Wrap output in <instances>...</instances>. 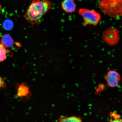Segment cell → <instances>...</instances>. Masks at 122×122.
Masks as SVG:
<instances>
[{"instance_id": "obj_1", "label": "cell", "mask_w": 122, "mask_h": 122, "mask_svg": "<svg viewBox=\"0 0 122 122\" xmlns=\"http://www.w3.org/2000/svg\"><path fill=\"white\" fill-rule=\"evenodd\" d=\"M53 3L50 0H33L24 17L33 25L40 24L43 17L51 10Z\"/></svg>"}, {"instance_id": "obj_2", "label": "cell", "mask_w": 122, "mask_h": 122, "mask_svg": "<svg viewBox=\"0 0 122 122\" xmlns=\"http://www.w3.org/2000/svg\"><path fill=\"white\" fill-rule=\"evenodd\" d=\"M98 6L103 13L111 17L122 16V0H100Z\"/></svg>"}, {"instance_id": "obj_3", "label": "cell", "mask_w": 122, "mask_h": 122, "mask_svg": "<svg viewBox=\"0 0 122 122\" xmlns=\"http://www.w3.org/2000/svg\"><path fill=\"white\" fill-rule=\"evenodd\" d=\"M78 13L83 17L84 26L91 25L96 26L98 24L101 19L100 14L94 10L80 8L78 10Z\"/></svg>"}, {"instance_id": "obj_4", "label": "cell", "mask_w": 122, "mask_h": 122, "mask_svg": "<svg viewBox=\"0 0 122 122\" xmlns=\"http://www.w3.org/2000/svg\"><path fill=\"white\" fill-rule=\"evenodd\" d=\"M102 38L108 45L111 46L116 45L120 40V32L115 27H110L103 32Z\"/></svg>"}, {"instance_id": "obj_5", "label": "cell", "mask_w": 122, "mask_h": 122, "mask_svg": "<svg viewBox=\"0 0 122 122\" xmlns=\"http://www.w3.org/2000/svg\"><path fill=\"white\" fill-rule=\"evenodd\" d=\"M107 84L111 88L116 87L121 80V77L117 70H109L105 76Z\"/></svg>"}, {"instance_id": "obj_6", "label": "cell", "mask_w": 122, "mask_h": 122, "mask_svg": "<svg viewBox=\"0 0 122 122\" xmlns=\"http://www.w3.org/2000/svg\"><path fill=\"white\" fill-rule=\"evenodd\" d=\"M61 7L64 11L72 14L76 12L77 5L74 0H63L61 3Z\"/></svg>"}, {"instance_id": "obj_7", "label": "cell", "mask_w": 122, "mask_h": 122, "mask_svg": "<svg viewBox=\"0 0 122 122\" xmlns=\"http://www.w3.org/2000/svg\"><path fill=\"white\" fill-rule=\"evenodd\" d=\"M17 95L20 98L26 97L30 94L29 88L25 84H18L17 87Z\"/></svg>"}, {"instance_id": "obj_8", "label": "cell", "mask_w": 122, "mask_h": 122, "mask_svg": "<svg viewBox=\"0 0 122 122\" xmlns=\"http://www.w3.org/2000/svg\"><path fill=\"white\" fill-rule=\"evenodd\" d=\"M1 42L6 48L13 46L14 43V41L11 36L8 34L3 35L1 39Z\"/></svg>"}, {"instance_id": "obj_9", "label": "cell", "mask_w": 122, "mask_h": 122, "mask_svg": "<svg viewBox=\"0 0 122 122\" xmlns=\"http://www.w3.org/2000/svg\"><path fill=\"white\" fill-rule=\"evenodd\" d=\"M58 122H83L80 117L72 116L68 117L66 116H61L59 118Z\"/></svg>"}, {"instance_id": "obj_10", "label": "cell", "mask_w": 122, "mask_h": 122, "mask_svg": "<svg viewBox=\"0 0 122 122\" xmlns=\"http://www.w3.org/2000/svg\"><path fill=\"white\" fill-rule=\"evenodd\" d=\"M7 51L6 48L1 43H0V62L4 61L7 58Z\"/></svg>"}, {"instance_id": "obj_11", "label": "cell", "mask_w": 122, "mask_h": 122, "mask_svg": "<svg viewBox=\"0 0 122 122\" xmlns=\"http://www.w3.org/2000/svg\"><path fill=\"white\" fill-rule=\"evenodd\" d=\"M110 115L111 118L109 122H122V119L120 118V116L118 114L113 112H111Z\"/></svg>"}, {"instance_id": "obj_12", "label": "cell", "mask_w": 122, "mask_h": 122, "mask_svg": "<svg viewBox=\"0 0 122 122\" xmlns=\"http://www.w3.org/2000/svg\"><path fill=\"white\" fill-rule=\"evenodd\" d=\"M3 26L5 30H11L13 26V23L10 20H6L3 23Z\"/></svg>"}, {"instance_id": "obj_13", "label": "cell", "mask_w": 122, "mask_h": 122, "mask_svg": "<svg viewBox=\"0 0 122 122\" xmlns=\"http://www.w3.org/2000/svg\"><path fill=\"white\" fill-rule=\"evenodd\" d=\"M6 86V84L4 79L0 76V90L1 88H4Z\"/></svg>"}, {"instance_id": "obj_14", "label": "cell", "mask_w": 122, "mask_h": 122, "mask_svg": "<svg viewBox=\"0 0 122 122\" xmlns=\"http://www.w3.org/2000/svg\"><path fill=\"white\" fill-rule=\"evenodd\" d=\"M1 9V7L0 5V12Z\"/></svg>"}]
</instances>
